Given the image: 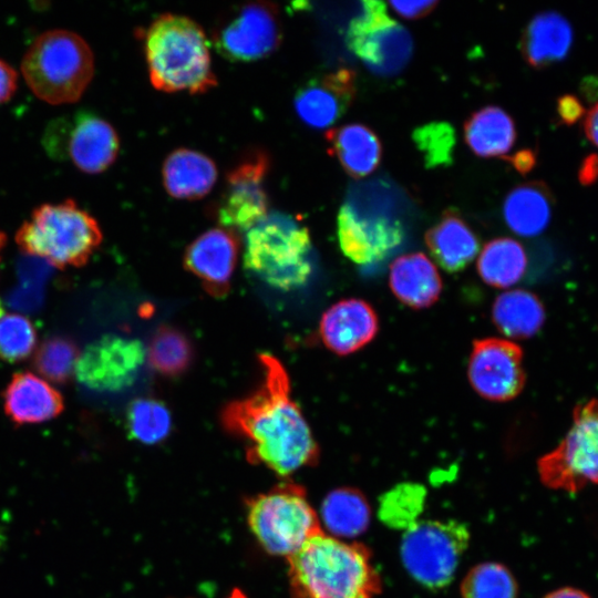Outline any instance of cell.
Here are the masks:
<instances>
[{"mask_svg": "<svg viewBox=\"0 0 598 598\" xmlns=\"http://www.w3.org/2000/svg\"><path fill=\"white\" fill-rule=\"evenodd\" d=\"M261 380L247 396L221 410L226 432L245 441L249 462L280 476L315 465L319 448L297 403L290 396L289 375L278 358L258 354Z\"/></svg>", "mask_w": 598, "mask_h": 598, "instance_id": "obj_1", "label": "cell"}, {"mask_svg": "<svg viewBox=\"0 0 598 598\" xmlns=\"http://www.w3.org/2000/svg\"><path fill=\"white\" fill-rule=\"evenodd\" d=\"M292 598H374L381 577L370 549L321 533L287 558Z\"/></svg>", "mask_w": 598, "mask_h": 598, "instance_id": "obj_2", "label": "cell"}, {"mask_svg": "<svg viewBox=\"0 0 598 598\" xmlns=\"http://www.w3.org/2000/svg\"><path fill=\"white\" fill-rule=\"evenodd\" d=\"M144 48L155 89L204 93L217 84L207 37L194 20L174 13L159 16L145 33Z\"/></svg>", "mask_w": 598, "mask_h": 598, "instance_id": "obj_3", "label": "cell"}, {"mask_svg": "<svg viewBox=\"0 0 598 598\" xmlns=\"http://www.w3.org/2000/svg\"><path fill=\"white\" fill-rule=\"evenodd\" d=\"M21 73L33 94L49 104L76 102L94 74L89 43L66 29L39 34L27 49Z\"/></svg>", "mask_w": 598, "mask_h": 598, "instance_id": "obj_4", "label": "cell"}, {"mask_svg": "<svg viewBox=\"0 0 598 598\" xmlns=\"http://www.w3.org/2000/svg\"><path fill=\"white\" fill-rule=\"evenodd\" d=\"M14 239L27 255L64 269L84 266L103 235L96 219L69 198L34 208Z\"/></svg>", "mask_w": 598, "mask_h": 598, "instance_id": "obj_5", "label": "cell"}, {"mask_svg": "<svg viewBox=\"0 0 598 598\" xmlns=\"http://www.w3.org/2000/svg\"><path fill=\"white\" fill-rule=\"evenodd\" d=\"M311 254L308 228L286 213H268L246 233V269L279 290L297 289L308 281L312 272Z\"/></svg>", "mask_w": 598, "mask_h": 598, "instance_id": "obj_6", "label": "cell"}, {"mask_svg": "<svg viewBox=\"0 0 598 598\" xmlns=\"http://www.w3.org/2000/svg\"><path fill=\"white\" fill-rule=\"evenodd\" d=\"M246 508L250 530L261 547L275 556L288 558L323 533L305 488L293 482H281L248 498Z\"/></svg>", "mask_w": 598, "mask_h": 598, "instance_id": "obj_7", "label": "cell"}, {"mask_svg": "<svg viewBox=\"0 0 598 598\" xmlns=\"http://www.w3.org/2000/svg\"><path fill=\"white\" fill-rule=\"evenodd\" d=\"M470 543L465 524L450 520L416 522L402 538L400 555L411 577L430 589L447 586Z\"/></svg>", "mask_w": 598, "mask_h": 598, "instance_id": "obj_8", "label": "cell"}, {"mask_svg": "<svg viewBox=\"0 0 598 598\" xmlns=\"http://www.w3.org/2000/svg\"><path fill=\"white\" fill-rule=\"evenodd\" d=\"M538 473L546 486L571 493L588 483L598 484V400L575 408L570 430L539 458Z\"/></svg>", "mask_w": 598, "mask_h": 598, "instance_id": "obj_9", "label": "cell"}, {"mask_svg": "<svg viewBox=\"0 0 598 598\" xmlns=\"http://www.w3.org/2000/svg\"><path fill=\"white\" fill-rule=\"evenodd\" d=\"M360 16L350 23L347 43L375 74L392 75L409 62L413 42L408 30L388 16L381 1H363Z\"/></svg>", "mask_w": 598, "mask_h": 598, "instance_id": "obj_10", "label": "cell"}, {"mask_svg": "<svg viewBox=\"0 0 598 598\" xmlns=\"http://www.w3.org/2000/svg\"><path fill=\"white\" fill-rule=\"evenodd\" d=\"M44 147L55 158H69L80 171L99 174L116 159L120 138L115 128L91 112L62 118L45 131Z\"/></svg>", "mask_w": 598, "mask_h": 598, "instance_id": "obj_11", "label": "cell"}, {"mask_svg": "<svg viewBox=\"0 0 598 598\" xmlns=\"http://www.w3.org/2000/svg\"><path fill=\"white\" fill-rule=\"evenodd\" d=\"M281 41L277 7L270 2H248L234 9L215 28L217 52L231 62H251L271 54Z\"/></svg>", "mask_w": 598, "mask_h": 598, "instance_id": "obj_12", "label": "cell"}, {"mask_svg": "<svg viewBox=\"0 0 598 598\" xmlns=\"http://www.w3.org/2000/svg\"><path fill=\"white\" fill-rule=\"evenodd\" d=\"M270 163L262 151L246 155L227 176L225 189L214 207L220 227L231 231H248L268 214V197L264 186Z\"/></svg>", "mask_w": 598, "mask_h": 598, "instance_id": "obj_13", "label": "cell"}, {"mask_svg": "<svg viewBox=\"0 0 598 598\" xmlns=\"http://www.w3.org/2000/svg\"><path fill=\"white\" fill-rule=\"evenodd\" d=\"M145 359L146 349L140 340L109 334L80 352L74 375L90 390L118 392L135 382Z\"/></svg>", "mask_w": 598, "mask_h": 598, "instance_id": "obj_14", "label": "cell"}, {"mask_svg": "<svg viewBox=\"0 0 598 598\" xmlns=\"http://www.w3.org/2000/svg\"><path fill=\"white\" fill-rule=\"evenodd\" d=\"M468 379L484 399L504 402L516 398L525 384L522 349L505 339L475 340L468 361Z\"/></svg>", "mask_w": 598, "mask_h": 598, "instance_id": "obj_15", "label": "cell"}, {"mask_svg": "<svg viewBox=\"0 0 598 598\" xmlns=\"http://www.w3.org/2000/svg\"><path fill=\"white\" fill-rule=\"evenodd\" d=\"M337 226L341 250L360 265L384 259L403 240L399 221L360 213L350 203L340 208Z\"/></svg>", "mask_w": 598, "mask_h": 598, "instance_id": "obj_16", "label": "cell"}, {"mask_svg": "<svg viewBox=\"0 0 598 598\" xmlns=\"http://www.w3.org/2000/svg\"><path fill=\"white\" fill-rule=\"evenodd\" d=\"M239 239L235 231L212 228L186 248L184 266L213 297L225 296L237 265Z\"/></svg>", "mask_w": 598, "mask_h": 598, "instance_id": "obj_17", "label": "cell"}, {"mask_svg": "<svg viewBox=\"0 0 598 598\" xmlns=\"http://www.w3.org/2000/svg\"><path fill=\"white\" fill-rule=\"evenodd\" d=\"M355 90V74L347 68L313 78L296 92V113L308 126L326 128L334 124L352 105Z\"/></svg>", "mask_w": 598, "mask_h": 598, "instance_id": "obj_18", "label": "cell"}, {"mask_svg": "<svg viewBox=\"0 0 598 598\" xmlns=\"http://www.w3.org/2000/svg\"><path fill=\"white\" fill-rule=\"evenodd\" d=\"M379 329L372 307L360 299H344L321 317L319 331L324 346L339 355H348L368 344Z\"/></svg>", "mask_w": 598, "mask_h": 598, "instance_id": "obj_19", "label": "cell"}, {"mask_svg": "<svg viewBox=\"0 0 598 598\" xmlns=\"http://www.w3.org/2000/svg\"><path fill=\"white\" fill-rule=\"evenodd\" d=\"M6 414L18 425L37 424L56 417L63 398L48 381L31 372H18L3 393Z\"/></svg>", "mask_w": 598, "mask_h": 598, "instance_id": "obj_20", "label": "cell"}, {"mask_svg": "<svg viewBox=\"0 0 598 598\" xmlns=\"http://www.w3.org/2000/svg\"><path fill=\"white\" fill-rule=\"evenodd\" d=\"M573 41L574 31L569 21L556 11H544L525 27L519 45L526 63L534 69H543L563 61Z\"/></svg>", "mask_w": 598, "mask_h": 598, "instance_id": "obj_21", "label": "cell"}, {"mask_svg": "<svg viewBox=\"0 0 598 598\" xmlns=\"http://www.w3.org/2000/svg\"><path fill=\"white\" fill-rule=\"evenodd\" d=\"M425 244L435 261L448 272L465 268L480 250L476 234L454 209L445 210L426 231Z\"/></svg>", "mask_w": 598, "mask_h": 598, "instance_id": "obj_22", "label": "cell"}, {"mask_svg": "<svg viewBox=\"0 0 598 598\" xmlns=\"http://www.w3.org/2000/svg\"><path fill=\"white\" fill-rule=\"evenodd\" d=\"M390 287L395 297L413 309L432 306L442 291L434 264L422 252L396 258L390 267Z\"/></svg>", "mask_w": 598, "mask_h": 598, "instance_id": "obj_23", "label": "cell"}, {"mask_svg": "<svg viewBox=\"0 0 598 598\" xmlns=\"http://www.w3.org/2000/svg\"><path fill=\"white\" fill-rule=\"evenodd\" d=\"M167 193L178 199H198L207 195L217 181V167L205 154L179 148L165 159L162 169Z\"/></svg>", "mask_w": 598, "mask_h": 598, "instance_id": "obj_24", "label": "cell"}, {"mask_svg": "<svg viewBox=\"0 0 598 598\" xmlns=\"http://www.w3.org/2000/svg\"><path fill=\"white\" fill-rule=\"evenodd\" d=\"M328 151L336 156L347 174L354 178L370 175L379 166L382 146L368 126L351 123L327 132Z\"/></svg>", "mask_w": 598, "mask_h": 598, "instance_id": "obj_25", "label": "cell"}, {"mask_svg": "<svg viewBox=\"0 0 598 598\" xmlns=\"http://www.w3.org/2000/svg\"><path fill=\"white\" fill-rule=\"evenodd\" d=\"M554 197L542 181L514 187L505 197L503 215L507 226L517 235L533 237L549 225Z\"/></svg>", "mask_w": 598, "mask_h": 598, "instance_id": "obj_26", "label": "cell"}, {"mask_svg": "<svg viewBox=\"0 0 598 598\" xmlns=\"http://www.w3.org/2000/svg\"><path fill=\"white\" fill-rule=\"evenodd\" d=\"M464 138L475 155L483 158H503L516 141L514 120L498 106H485L472 113L465 121Z\"/></svg>", "mask_w": 598, "mask_h": 598, "instance_id": "obj_27", "label": "cell"}, {"mask_svg": "<svg viewBox=\"0 0 598 598\" xmlns=\"http://www.w3.org/2000/svg\"><path fill=\"white\" fill-rule=\"evenodd\" d=\"M493 321L505 336L526 339L536 334L545 321V309L532 292L516 289L499 295L492 308Z\"/></svg>", "mask_w": 598, "mask_h": 598, "instance_id": "obj_28", "label": "cell"}, {"mask_svg": "<svg viewBox=\"0 0 598 598\" xmlns=\"http://www.w3.org/2000/svg\"><path fill=\"white\" fill-rule=\"evenodd\" d=\"M371 509L365 497L355 488L342 487L330 492L321 506V518L337 537H354L370 523Z\"/></svg>", "mask_w": 598, "mask_h": 598, "instance_id": "obj_29", "label": "cell"}, {"mask_svg": "<svg viewBox=\"0 0 598 598\" xmlns=\"http://www.w3.org/2000/svg\"><path fill=\"white\" fill-rule=\"evenodd\" d=\"M527 266L524 247L512 238L488 241L480 254L477 271L492 287L508 288L520 280Z\"/></svg>", "mask_w": 598, "mask_h": 598, "instance_id": "obj_30", "label": "cell"}, {"mask_svg": "<svg viewBox=\"0 0 598 598\" xmlns=\"http://www.w3.org/2000/svg\"><path fill=\"white\" fill-rule=\"evenodd\" d=\"M194 355V346L186 333L167 324L156 329L146 350L153 369L165 377H178L186 372Z\"/></svg>", "mask_w": 598, "mask_h": 598, "instance_id": "obj_31", "label": "cell"}, {"mask_svg": "<svg viewBox=\"0 0 598 598\" xmlns=\"http://www.w3.org/2000/svg\"><path fill=\"white\" fill-rule=\"evenodd\" d=\"M127 427L132 437L141 443L162 442L172 427V416L167 406L152 398H140L127 409Z\"/></svg>", "mask_w": 598, "mask_h": 598, "instance_id": "obj_32", "label": "cell"}, {"mask_svg": "<svg viewBox=\"0 0 598 598\" xmlns=\"http://www.w3.org/2000/svg\"><path fill=\"white\" fill-rule=\"evenodd\" d=\"M517 592L512 573L492 561L474 566L461 584L462 598H517Z\"/></svg>", "mask_w": 598, "mask_h": 598, "instance_id": "obj_33", "label": "cell"}, {"mask_svg": "<svg viewBox=\"0 0 598 598\" xmlns=\"http://www.w3.org/2000/svg\"><path fill=\"white\" fill-rule=\"evenodd\" d=\"M79 355L80 351L72 340L53 337L37 349L33 367L45 381L62 384L74 374Z\"/></svg>", "mask_w": 598, "mask_h": 598, "instance_id": "obj_34", "label": "cell"}, {"mask_svg": "<svg viewBox=\"0 0 598 598\" xmlns=\"http://www.w3.org/2000/svg\"><path fill=\"white\" fill-rule=\"evenodd\" d=\"M424 488L415 484H403L389 491L380 503L381 519L392 527H411L424 503Z\"/></svg>", "mask_w": 598, "mask_h": 598, "instance_id": "obj_35", "label": "cell"}, {"mask_svg": "<svg viewBox=\"0 0 598 598\" xmlns=\"http://www.w3.org/2000/svg\"><path fill=\"white\" fill-rule=\"evenodd\" d=\"M37 344L32 322L19 313L0 315V359L18 362L28 358Z\"/></svg>", "mask_w": 598, "mask_h": 598, "instance_id": "obj_36", "label": "cell"}, {"mask_svg": "<svg viewBox=\"0 0 598 598\" xmlns=\"http://www.w3.org/2000/svg\"><path fill=\"white\" fill-rule=\"evenodd\" d=\"M413 140L423 153L427 167L451 163L455 133L450 124L443 122L425 124L414 131Z\"/></svg>", "mask_w": 598, "mask_h": 598, "instance_id": "obj_37", "label": "cell"}, {"mask_svg": "<svg viewBox=\"0 0 598 598\" xmlns=\"http://www.w3.org/2000/svg\"><path fill=\"white\" fill-rule=\"evenodd\" d=\"M556 112L559 123L573 125L585 115V107L574 94H563L557 99Z\"/></svg>", "mask_w": 598, "mask_h": 598, "instance_id": "obj_38", "label": "cell"}, {"mask_svg": "<svg viewBox=\"0 0 598 598\" xmlns=\"http://www.w3.org/2000/svg\"><path fill=\"white\" fill-rule=\"evenodd\" d=\"M437 1H390L389 4L405 19H420L434 10Z\"/></svg>", "mask_w": 598, "mask_h": 598, "instance_id": "obj_39", "label": "cell"}, {"mask_svg": "<svg viewBox=\"0 0 598 598\" xmlns=\"http://www.w3.org/2000/svg\"><path fill=\"white\" fill-rule=\"evenodd\" d=\"M18 74L16 69L0 59V104L9 101L17 91Z\"/></svg>", "mask_w": 598, "mask_h": 598, "instance_id": "obj_40", "label": "cell"}, {"mask_svg": "<svg viewBox=\"0 0 598 598\" xmlns=\"http://www.w3.org/2000/svg\"><path fill=\"white\" fill-rule=\"evenodd\" d=\"M578 181L584 186H590L598 179V154L591 153L587 155L578 169Z\"/></svg>", "mask_w": 598, "mask_h": 598, "instance_id": "obj_41", "label": "cell"}, {"mask_svg": "<svg viewBox=\"0 0 598 598\" xmlns=\"http://www.w3.org/2000/svg\"><path fill=\"white\" fill-rule=\"evenodd\" d=\"M507 161L518 173L525 175L535 167L537 156L535 151L530 148H524L508 157Z\"/></svg>", "mask_w": 598, "mask_h": 598, "instance_id": "obj_42", "label": "cell"}, {"mask_svg": "<svg viewBox=\"0 0 598 598\" xmlns=\"http://www.w3.org/2000/svg\"><path fill=\"white\" fill-rule=\"evenodd\" d=\"M582 128L586 137L598 147V102L586 113Z\"/></svg>", "mask_w": 598, "mask_h": 598, "instance_id": "obj_43", "label": "cell"}, {"mask_svg": "<svg viewBox=\"0 0 598 598\" xmlns=\"http://www.w3.org/2000/svg\"><path fill=\"white\" fill-rule=\"evenodd\" d=\"M580 92L588 102L595 101L598 97V75H589L582 79Z\"/></svg>", "mask_w": 598, "mask_h": 598, "instance_id": "obj_44", "label": "cell"}, {"mask_svg": "<svg viewBox=\"0 0 598 598\" xmlns=\"http://www.w3.org/2000/svg\"><path fill=\"white\" fill-rule=\"evenodd\" d=\"M544 598H590V597L579 589L571 588V587H564V588H559L557 590L549 592Z\"/></svg>", "mask_w": 598, "mask_h": 598, "instance_id": "obj_45", "label": "cell"}, {"mask_svg": "<svg viewBox=\"0 0 598 598\" xmlns=\"http://www.w3.org/2000/svg\"><path fill=\"white\" fill-rule=\"evenodd\" d=\"M227 598H247V596L240 589H234Z\"/></svg>", "mask_w": 598, "mask_h": 598, "instance_id": "obj_46", "label": "cell"}, {"mask_svg": "<svg viewBox=\"0 0 598 598\" xmlns=\"http://www.w3.org/2000/svg\"><path fill=\"white\" fill-rule=\"evenodd\" d=\"M7 237L3 231L0 230V249L6 245Z\"/></svg>", "mask_w": 598, "mask_h": 598, "instance_id": "obj_47", "label": "cell"}, {"mask_svg": "<svg viewBox=\"0 0 598 598\" xmlns=\"http://www.w3.org/2000/svg\"><path fill=\"white\" fill-rule=\"evenodd\" d=\"M1 315V313H0Z\"/></svg>", "mask_w": 598, "mask_h": 598, "instance_id": "obj_48", "label": "cell"}]
</instances>
